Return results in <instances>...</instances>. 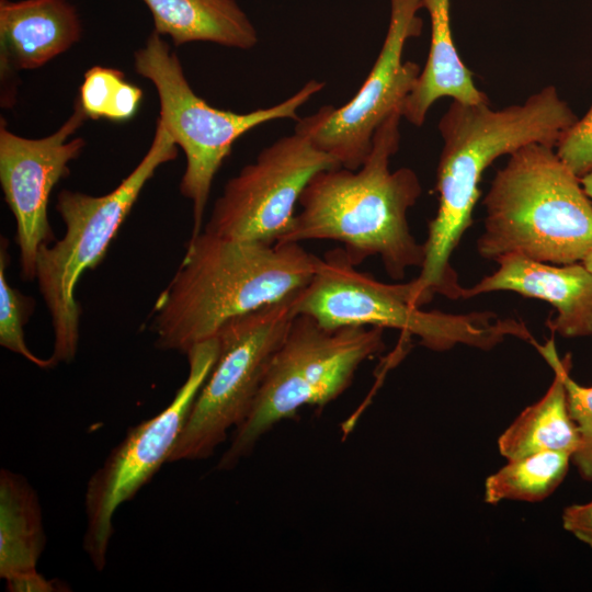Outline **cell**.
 <instances>
[{
	"instance_id": "cell-7",
	"label": "cell",
	"mask_w": 592,
	"mask_h": 592,
	"mask_svg": "<svg viewBox=\"0 0 592 592\" xmlns=\"http://www.w3.org/2000/svg\"><path fill=\"white\" fill-rule=\"evenodd\" d=\"M379 327L326 328L296 315L275 351L251 411L235 429L217 469L234 468L263 435L305 406L323 407L352 384L358 367L385 349Z\"/></svg>"
},
{
	"instance_id": "cell-20",
	"label": "cell",
	"mask_w": 592,
	"mask_h": 592,
	"mask_svg": "<svg viewBox=\"0 0 592 592\" xmlns=\"http://www.w3.org/2000/svg\"><path fill=\"white\" fill-rule=\"evenodd\" d=\"M570 460L569 454L553 451L508 459L486 479L485 501L489 504L504 500L542 501L563 481Z\"/></svg>"
},
{
	"instance_id": "cell-17",
	"label": "cell",
	"mask_w": 592,
	"mask_h": 592,
	"mask_svg": "<svg viewBox=\"0 0 592 592\" xmlns=\"http://www.w3.org/2000/svg\"><path fill=\"white\" fill-rule=\"evenodd\" d=\"M153 20V31L175 46L209 42L251 49L258 32L236 0H143Z\"/></svg>"
},
{
	"instance_id": "cell-27",
	"label": "cell",
	"mask_w": 592,
	"mask_h": 592,
	"mask_svg": "<svg viewBox=\"0 0 592 592\" xmlns=\"http://www.w3.org/2000/svg\"><path fill=\"white\" fill-rule=\"evenodd\" d=\"M584 193L592 203V171L580 178Z\"/></svg>"
},
{
	"instance_id": "cell-9",
	"label": "cell",
	"mask_w": 592,
	"mask_h": 592,
	"mask_svg": "<svg viewBox=\"0 0 592 592\" xmlns=\"http://www.w3.org/2000/svg\"><path fill=\"white\" fill-rule=\"evenodd\" d=\"M298 293L236 317L220 328L216 363L194 400L169 462L208 458L229 430L244 421L296 316Z\"/></svg>"
},
{
	"instance_id": "cell-13",
	"label": "cell",
	"mask_w": 592,
	"mask_h": 592,
	"mask_svg": "<svg viewBox=\"0 0 592 592\" xmlns=\"http://www.w3.org/2000/svg\"><path fill=\"white\" fill-rule=\"evenodd\" d=\"M86 116L79 100L67 121L53 134L26 138L0 125V183L4 201L16 223V244L21 276L36 278L39 249L55 241L48 220V202L57 183L70 173V162L86 147L81 137H72Z\"/></svg>"
},
{
	"instance_id": "cell-8",
	"label": "cell",
	"mask_w": 592,
	"mask_h": 592,
	"mask_svg": "<svg viewBox=\"0 0 592 592\" xmlns=\"http://www.w3.org/2000/svg\"><path fill=\"white\" fill-rule=\"evenodd\" d=\"M135 71L156 88L160 121L185 156L181 194L192 202L193 229L200 234L213 181L234 144L246 133L275 119L298 121V109L325 88L309 80L286 100L265 109L235 113L212 106L198 96L185 78L174 52L152 31L134 54Z\"/></svg>"
},
{
	"instance_id": "cell-6",
	"label": "cell",
	"mask_w": 592,
	"mask_h": 592,
	"mask_svg": "<svg viewBox=\"0 0 592 592\" xmlns=\"http://www.w3.org/2000/svg\"><path fill=\"white\" fill-rule=\"evenodd\" d=\"M178 146L160 121L149 149L135 169L110 193L93 196L62 190L56 202L65 234L44 244L36 259L38 289L49 311L54 331L52 361L69 363L77 354L81 307L78 281L94 270L129 215L144 186L157 169L177 158Z\"/></svg>"
},
{
	"instance_id": "cell-12",
	"label": "cell",
	"mask_w": 592,
	"mask_h": 592,
	"mask_svg": "<svg viewBox=\"0 0 592 592\" xmlns=\"http://www.w3.org/2000/svg\"><path fill=\"white\" fill-rule=\"evenodd\" d=\"M337 167L338 160L305 135L283 136L227 181L203 230L274 244L291 229L311 178Z\"/></svg>"
},
{
	"instance_id": "cell-18",
	"label": "cell",
	"mask_w": 592,
	"mask_h": 592,
	"mask_svg": "<svg viewBox=\"0 0 592 592\" xmlns=\"http://www.w3.org/2000/svg\"><path fill=\"white\" fill-rule=\"evenodd\" d=\"M45 546L36 492L20 474L0 471V577L35 570Z\"/></svg>"
},
{
	"instance_id": "cell-21",
	"label": "cell",
	"mask_w": 592,
	"mask_h": 592,
	"mask_svg": "<svg viewBox=\"0 0 592 592\" xmlns=\"http://www.w3.org/2000/svg\"><path fill=\"white\" fill-rule=\"evenodd\" d=\"M77 99L88 118L118 123L136 115L143 90L126 81L121 70L94 66L84 72Z\"/></svg>"
},
{
	"instance_id": "cell-15",
	"label": "cell",
	"mask_w": 592,
	"mask_h": 592,
	"mask_svg": "<svg viewBox=\"0 0 592 592\" xmlns=\"http://www.w3.org/2000/svg\"><path fill=\"white\" fill-rule=\"evenodd\" d=\"M491 275L464 288L463 298L510 291L545 300L557 311L546 326L563 338L592 335V272L582 263L551 264L511 254Z\"/></svg>"
},
{
	"instance_id": "cell-3",
	"label": "cell",
	"mask_w": 592,
	"mask_h": 592,
	"mask_svg": "<svg viewBox=\"0 0 592 592\" xmlns=\"http://www.w3.org/2000/svg\"><path fill=\"white\" fill-rule=\"evenodd\" d=\"M401 118L396 111L376 129L358 169L337 167L311 178L300 195V210L278 242L338 241L354 265L378 255L397 281L409 267L421 269L424 244L415 240L407 218L422 193L421 182L410 168L389 169L400 145Z\"/></svg>"
},
{
	"instance_id": "cell-19",
	"label": "cell",
	"mask_w": 592,
	"mask_h": 592,
	"mask_svg": "<svg viewBox=\"0 0 592 592\" xmlns=\"http://www.w3.org/2000/svg\"><path fill=\"white\" fill-rule=\"evenodd\" d=\"M545 395L524 409L499 436L498 447L506 459L553 451L572 454L579 446L577 426L570 415L566 388L560 373Z\"/></svg>"
},
{
	"instance_id": "cell-28",
	"label": "cell",
	"mask_w": 592,
	"mask_h": 592,
	"mask_svg": "<svg viewBox=\"0 0 592 592\" xmlns=\"http://www.w3.org/2000/svg\"><path fill=\"white\" fill-rule=\"evenodd\" d=\"M582 263L592 272V251L584 258Z\"/></svg>"
},
{
	"instance_id": "cell-24",
	"label": "cell",
	"mask_w": 592,
	"mask_h": 592,
	"mask_svg": "<svg viewBox=\"0 0 592 592\" xmlns=\"http://www.w3.org/2000/svg\"><path fill=\"white\" fill-rule=\"evenodd\" d=\"M556 152L579 178L592 171V105L563 135Z\"/></svg>"
},
{
	"instance_id": "cell-25",
	"label": "cell",
	"mask_w": 592,
	"mask_h": 592,
	"mask_svg": "<svg viewBox=\"0 0 592 592\" xmlns=\"http://www.w3.org/2000/svg\"><path fill=\"white\" fill-rule=\"evenodd\" d=\"M561 521L566 531L592 547V501L567 506L561 514Z\"/></svg>"
},
{
	"instance_id": "cell-1",
	"label": "cell",
	"mask_w": 592,
	"mask_h": 592,
	"mask_svg": "<svg viewBox=\"0 0 592 592\" xmlns=\"http://www.w3.org/2000/svg\"><path fill=\"white\" fill-rule=\"evenodd\" d=\"M489 105L453 100L439 122L443 139L436 170L439 207L429 223L421 272L408 282L413 303L420 307L436 293L452 299L463 297L451 254L471 225L486 169L499 157L533 143L556 148L578 121L554 86L533 93L522 104L501 110Z\"/></svg>"
},
{
	"instance_id": "cell-26",
	"label": "cell",
	"mask_w": 592,
	"mask_h": 592,
	"mask_svg": "<svg viewBox=\"0 0 592 592\" xmlns=\"http://www.w3.org/2000/svg\"><path fill=\"white\" fill-rule=\"evenodd\" d=\"M7 590L10 592H55L62 591L58 580H48L36 569L14 574L5 579Z\"/></svg>"
},
{
	"instance_id": "cell-14",
	"label": "cell",
	"mask_w": 592,
	"mask_h": 592,
	"mask_svg": "<svg viewBox=\"0 0 592 592\" xmlns=\"http://www.w3.org/2000/svg\"><path fill=\"white\" fill-rule=\"evenodd\" d=\"M81 35L79 13L69 0H0L2 107L15 102L18 71L43 67Z\"/></svg>"
},
{
	"instance_id": "cell-5",
	"label": "cell",
	"mask_w": 592,
	"mask_h": 592,
	"mask_svg": "<svg viewBox=\"0 0 592 592\" xmlns=\"http://www.w3.org/2000/svg\"><path fill=\"white\" fill-rule=\"evenodd\" d=\"M295 311L330 329H396L439 352L458 344L491 350L508 337L534 340L522 321L494 312L454 315L422 310L412 304L408 283H383L360 272L342 247L318 259L314 276L296 296Z\"/></svg>"
},
{
	"instance_id": "cell-16",
	"label": "cell",
	"mask_w": 592,
	"mask_h": 592,
	"mask_svg": "<svg viewBox=\"0 0 592 592\" xmlns=\"http://www.w3.org/2000/svg\"><path fill=\"white\" fill-rule=\"evenodd\" d=\"M431 21L430 50L417 84L401 106V116L421 127L432 104L452 98L467 104L490 103L460 59L452 36L449 0H422Z\"/></svg>"
},
{
	"instance_id": "cell-11",
	"label": "cell",
	"mask_w": 592,
	"mask_h": 592,
	"mask_svg": "<svg viewBox=\"0 0 592 592\" xmlns=\"http://www.w3.org/2000/svg\"><path fill=\"white\" fill-rule=\"evenodd\" d=\"M390 19L380 52L356 94L344 105H325L299 118L294 132L334 157L341 167L358 169L372 149L376 129L401 106L414 89L420 66L402 60L408 39L422 33L418 11L422 0H389Z\"/></svg>"
},
{
	"instance_id": "cell-2",
	"label": "cell",
	"mask_w": 592,
	"mask_h": 592,
	"mask_svg": "<svg viewBox=\"0 0 592 592\" xmlns=\"http://www.w3.org/2000/svg\"><path fill=\"white\" fill-rule=\"evenodd\" d=\"M318 259L297 242L267 244L205 230L191 236L153 306L156 346L186 354L229 320L300 292Z\"/></svg>"
},
{
	"instance_id": "cell-22",
	"label": "cell",
	"mask_w": 592,
	"mask_h": 592,
	"mask_svg": "<svg viewBox=\"0 0 592 592\" xmlns=\"http://www.w3.org/2000/svg\"><path fill=\"white\" fill-rule=\"evenodd\" d=\"M553 369L560 373L566 388L570 415L577 426L579 446L571 456V462L582 479L592 481V386L578 384L570 376L571 358H560L554 339L540 345L532 342Z\"/></svg>"
},
{
	"instance_id": "cell-4",
	"label": "cell",
	"mask_w": 592,
	"mask_h": 592,
	"mask_svg": "<svg viewBox=\"0 0 592 592\" xmlns=\"http://www.w3.org/2000/svg\"><path fill=\"white\" fill-rule=\"evenodd\" d=\"M483 205L477 251L487 260L519 254L571 264L592 251V203L554 147L533 143L509 155Z\"/></svg>"
},
{
	"instance_id": "cell-10",
	"label": "cell",
	"mask_w": 592,
	"mask_h": 592,
	"mask_svg": "<svg viewBox=\"0 0 592 592\" xmlns=\"http://www.w3.org/2000/svg\"><path fill=\"white\" fill-rule=\"evenodd\" d=\"M219 353L216 337L194 344L186 353L189 374L170 405L129 429L124 440L90 477L84 496L87 528L83 549L102 571L113 534V516L169 462L194 400Z\"/></svg>"
},
{
	"instance_id": "cell-23",
	"label": "cell",
	"mask_w": 592,
	"mask_h": 592,
	"mask_svg": "<svg viewBox=\"0 0 592 592\" xmlns=\"http://www.w3.org/2000/svg\"><path fill=\"white\" fill-rule=\"evenodd\" d=\"M9 263L8 240L1 237L0 244V344L38 366L52 368V358H41L32 353L24 339V326L33 312L35 301L12 287L7 280Z\"/></svg>"
}]
</instances>
